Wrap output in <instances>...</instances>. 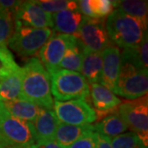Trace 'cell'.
Listing matches in <instances>:
<instances>
[{"mask_svg":"<svg viewBox=\"0 0 148 148\" xmlns=\"http://www.w3.org/2000/svg\"><path fill=\"white\" fill-rule=\"evenodd\" d=\"M147 91L148 70L142 67L135 48L123 49L114 94L132 101L147 95Z\"/></svg>","mask_w":148,"mask_h":148,"instance_id":"obj_1","label":"cell"},{"mask_svg":"<svg viewBox=\"0 0 148 148\" xmlns=\"http://www.w3.org/2000/svg\"><path fill=\"white\" fill-rule=\"evenodd\" d=\"M23 79L21 98L34 103L40 108L52 110L50 75L37 58H32L22 67Z\"/></svg>","mask_w":148,"mask_h":148,"instance_id":"obj_2","label":"cell"},{"mask_svg":"<svg viewBox=\"0 0 148 148\" xmlns=\"http://www.w3.org/2000/svg\"><path fill=\"white\" fill-rule=\"evenodd\" d=\"M106 28L111 44L123 49L137 47L147 32L137 19L118 8L106 18Z\"/></svg>","mask_w":148,"mask_h":148,"instance_id":"obj_3","label":"cell"},{"mask_svg":"<svg viewBox=\"0 0 148 148\" xmlns=\"http://www.w3.org/2000/svg\"><path fill=\"white\" fill-rule=\"evenodd\" d=\"M51 94L55 101L71 100L87 101L90 96V86L84 77L77 72L59 70L50 75Z\"/></svg>","mask_w":148,"mask_h":148,"instance_id":"obj_4","label":"cell"},{"mask_svg":"<svg viewBox=\"0 0 148 148\" xmlns=\"http://www.w3.org/2000/svg\"><path fill=\"white\" fill-rule=\"evenodd\" d=\"M51 28H33L15 21V30L8 46L19 56L29 57L37 53L53 34Z\"/></svg>","mask_w":148,"mask_h":148,"instance_id":"obj_5","label":"cell"},{"mask_svg":"<svg viewBox=\"0 0 148 148\" xmlns=\"http://www.w3.org/2000/svg\"><path fill=\"white\" fill-rule=\"evenodd\" d=\"M118 113L128 129L136 133L145 145L148 144L147 95L136 100L125 101L119 106Z\"/></svg>","mask_w":148,"mask_h":148,"instance_id":"obj_6","label":"cell"},{"mask_svg":"<svg viewBox=\"0 0 148 148\" xmlns=\"http://www.w3.org/2000/svg\"><path fill=\"white\" fill-rule=\"evenodd\" d=\"M0 134L12 146L26 148L36 144L30 123L20 120L0 102Z\"/></svg>","mask_w":148,"mask_h":148,"instance_id":"obj_7","label":"cell"},{"mask_svg":"<svg viewBox=\"0 0 148 148\" xmlns=\"http://www.w3.org/2000/svg\"><path fill=\"white\" fill-rule=\"evenodd\" d=\"M76 39L80 46L95 52H102L112 45L106 28V20L83 16Z\"/></svg>","mask_w":148,"mask_h":148,"instance_id":"obj_8","label":"cell"},{"mask_svg":"<svg viewBox=\"0 0 148 148\" xmlns=\"http://www.w3.org/2000/svg\"><path fill=\"white\" fill-rule=\"evenodd\" d=\"M53 110L58 120L67 124L90 125L97 119L95 110L84 100L53 101Z\"/></svg>","mask_w":148,"mask_h":148,"instance_id":"obj_9","label":"cell"},{"mask_svg":"<svg viewBox=\"0 0 148 148\" xmlns=\"http://www.w3.org/2000/svg\"><path fill=\"white\" fill-rule=\"evenodd\" d=\"M77 42L76 37L53 32L40 50V63L49 75L59 71V65L67 49Z\"/></svg>","mask_w":148,"mask_h":148,"instance_id":"obj_10","label":"cell"},{"mask_svg":"<svg viewBox=\"0 0 148 148\" xmlns=\"http://www.w3.org/2000/svg\"><path fill=\"white\" fill-rule=\"evenodd\" d=\"M14 20L24 26L33 28L52 29L53 27L52 14L43 10L34 1H22Z\"/></svg>","mask_w":148,"mask_h":148,"instance_id":"obj_11","label":"cell"},{"mask_svg":"<svg viewBox=\"0 0 148 148\" xmlns=\"http://www.w3.org/2000/svg\"><path fill=\"white\" fill-rule=\"evenodd\" d=\"M102 73L100 84L114 93L121 66L119 48L110 45L102 52Z\"/></svg>","mask_w":148,"mask_h":148,"instance_id":"obj_12","label":"cell"},{"mask_svg":"<svg viewBox=\"0 0 148 148\" xmlns=\"http://www.w3.org/2000/svg\"><path fill=\"white\" fill-rule=\"evenodd\" d=\"M59 123L60 121L53 110L40 108L35 121L30 123L36 143L54 140Z\"/></svg>","mask_w":148,"mask_h":148,"instance_id":"obj_13","label":"cell"},{"mask_svg":"<svg viewBox=\"0 0 148 148\" xmlns=\"http://www.w3.org/2000/svg\"><path fill=\"white\" fill-rule=\"evenodd\" d=\"M89 86L91 101L100 114L109 115L121 104V100L106 86L100 83H92Z\"/></svg>","mask_w":148,"mask_h":148,"instance_id":"obj_14","label":"cell"},{"mask_svg":"<svg viewBox=\"0 0 148 148\" xmlns=\"http://www.w3.org/2000/svg\"><path fill=\"white\" fill-rule=\"evenodd\" d=\"M83 16L78 10H64L52 14L53 31L76 36Z\"/></svg>","mask_w":148,"mask_h":148,"instance_id":"obj_15","label":"cell"},{"mask_svg":"<svg viewBox=\"0 0 148 148\" xmlns=\"http://www.w3.org/2000/svg\"><path fill=\"white\" fill-rule=\"evenodd\" d=\"M82 63L80 73L84 77L87 82L100 83L102 73V54L86 49H82Z\"/></svg>","mask_w":148,"mask_h":148,"instance_id":"obj_16","label":"cell"},{"mask_svg":"<svg viewBox=\"0 0 148 148\" xmlns=\"http://www.w3.org/2000/svg\"><path fill=\"white\" fill-rule=\"evenodd\" d=\"M94 131L93 125H71L61 123L58 124L54 135V141L63 148H69L86 132Z\"/></svg>","mask_w":148,"mask_h":148,"instance_id":"obj_17","label":"cell"},{"mask_svg":"<svg viewBox=\"0 0 148 148\" xmlns=\"http://www.w3.org/2000/svg\"><path fill=\"white\" fill-rule=\"evenodd\" d=\"M78 11L83 16L106 20L114 10L110 0H80L77 1Z\"/></svg>","mask_w":148,"mask_h":148,"instance_id":"obj_18","label":"cell"},{"mask_svg":"<svg viewBox=\"0 0 148 148\" xmlns=\"http://www.w3.org/2000/svg\"><path fill=\"white\" fill-rule=\"evenodd\" d=\"M3 105L12 116L30 123L35 121L40 110V107L34 103L21 98L3 102Z\"/></svg>","mask_w":148,"mask_h":148,"instance_id":"obj_19","label":"cell"},{"mask_svg":"<svg viewBox=\"0 0 148 148\" xmlns=\"http://www.w3.org/2000/svg\"><path fill=\"white\" fill-rule=\"evenodd\" d=\"M93 129L98 134L113 138L126 132L128 128L118 111H114L94 124Z\"/></svg>","mask_w":148,"mask_h":148,"instance_id":"obj_20","label":"cell"},{"mask_svg":"<svg viewBox=\"0 0 148 148\" xmlns=\"http://www.w3.org/2000/svg\"><path fill=\"white\" fill-rule=\"evenodd\" d=\"M114 8H118L124 13L137 19L147 31L148 4L144 0H116L113 1Z\"/></svg>","mask_w":148,"mask_h":148,"instance_id":"obj_21","label":"cell"},{"mask_svg":"<svg viewBox=\"0 0 148 148\" xmlns=\"http://www.w3.org/2000/svg\"><path fill=\"white\" fill-rule=\"evenodd\" d=\"M22 79L23 69L20 68L16 72L0 80V102L3 103L21 98Z\"/></svg>","mask_w":148,"mask_h":148,"instance_id":"obj_22","label":"cell"},{"mask_svg":"<svg viewBox=\"0 0 148 148\" xmlns=\"http://www.w3.org/2000/svg\"><path fill=\"white\" fill-rule=\"evenodd\" d=\"M82 48L77 42L69 46L65 51L59 65V70H68L72 72H81L82 63Z\"/></svg>","mask_w":148,"mask_h":148,"instance_id":"obj_23","label":"cell"},{"mask_svg":"<svg viewBox=\"0 0 148 148\" xmlns=\"http://www.w3.org/2000/svg\"><path fill=\"white\" fill-rule=\"evenodd\" d=\"M21 67L16 63L10 49L7 46L0 45V80L16 72Z\"/></svg>","mask_w":148,"mask_h":148,"instance_id":"obj_24","label":"cell"},{"mask_svg":"<svg viewBox=\"0 0 148 148\" xmlns=\"http://www.w3.org/2000/svg\"><path fill=\"white\" fill-rule=\"evenodd\" d=\"M43 10L50 14L64 10H78L77 1L72 0H36L34 1Z\"/></svg>","mask_w":148,"mask_h":148,"instance_id":"obj_25","label":"cell"},{"mask_svg":"<svg viewBox=\"0 0 148 148\" xmlns=\"http://www.w3.org/2000/svg\"><path fill=\"white\" fill-rule=\"evenodd\" d=\"M113 148H147L141 138L132 132H124L111 138Z\"/></svg>","mask_w":148,"mask_h":148,"instance_id":"obj_26","label":"cell"},{"mask_svg":"<svg viewBox=\"0 0 148 148\" xmlns=\"http://www.w3.org/2000/svg\"><path fill=\"white\" fill-rule=\"evenodd\" d=\"M15 30V20L12 16L0 12V45L7 46Z\"/></svg>","mask_w":148,"mask_h":148,"instance_id":"obj_27","label":"cell"},{"mask_svg":"<svg viewBox=\"0 0 148 148\" xmlns=\"http://www.w3.org/2000/svg\"><path fill=\"white\" fill-rule=\"evenodd\" d=\"M96 142L97 132L90 131L77 140L69 148H96Z\"/></svg>","mask_w":148,"mask_h":148,"instance_id":"obj_28","label":"cell"},{"mask_svg":"<svg viewBox=\"0 0 148 148\" xmlns=\"http://www.w3.org/2000/svg\"><path fill=\"white\" fill-rule=\"evenodd\" d=\"M138 54L140 64L144 69H147L148 67V37L147 32L145 33L141 43L135 48Z\"/></svg>","mask_w":148,"mask_h":148,"instance_id":"obj_29","label":"cell"},{"mask_svg":"<svg viewBox=\"0 0 148 148\" xmlns=\"http://www.w3.org/2000/svg\"><path fill=\"white\" fill-rule=\"evenodd\" d=\"M22 1L16 0H0V12L15 17L16 12Z\"/></svg>","mask_w":148,"mask_h":148,"instance_id":"obj_30","label":"cell"},{"mask_svg":"<svg viewBox=\"0 0 148 148\" xmlns=\"http://www.w3.org/2000/svg\"><path fill=\"white\" fill-rule=\"evenodd\" d=\"M96 148H113L111 144V138L97 133Z\"/></svg>","mask_w":148,"mask_h":148,"instance_id":"obj_31","label":"cell"},{"mask_svg":"<svg viewBox=\"0 0 148 148\" xmlns=\"http://www.w3.org/2000/svg\"><path fill=\"white\" fill-rule=\"evenodd\" d=\"M35 147L36 148H63L61 147L54 140L38 142V143H36Z\"/></svg>","mask_w":148,"mask_h":148,"instance_id":"obj_32","label":"cell"},{"mask_svg":"<svg viewBox=\"0 0 148 148\" xmlns=\"http://www.w3.org/2000/svg\"><path fill=\"white\" fill-rule=\"evenodd\" d=\"M8 146H10V144L8 143L4 139V138L0 134V148H6Z\"/></svg>","mask_w":148,"mask_h":148,"instance_id":"obj_33","label":"cell"},{"mask_svg":"<svg viewBox=\"0 0 148 148\" xmlns=\"http://www.w3.org/2000/svg\"><path fill=\"white\" fill-rule=\"evenodd\" d=\"M6 148H21V147H16V146H12V145H10V146H8V147H7Z\"/></svg>","mask_w":148,"mask_h":148,"instance_id":"obj_34","label":"cell"},{"mask_svg":"<svg viewBox=\"0 0 148 148\" xmlns=\"http://www.w3.org/2000/svg\"><path fill=\"white\" fill-rule=\"evenodd\" d=\"M26 148H36V147H35V145H32V146L27 147H26Z\"/></svg>","mask_w":148,"mask_h":148,"instance_id":"obj_35","label":"cell"}]
</instances>
